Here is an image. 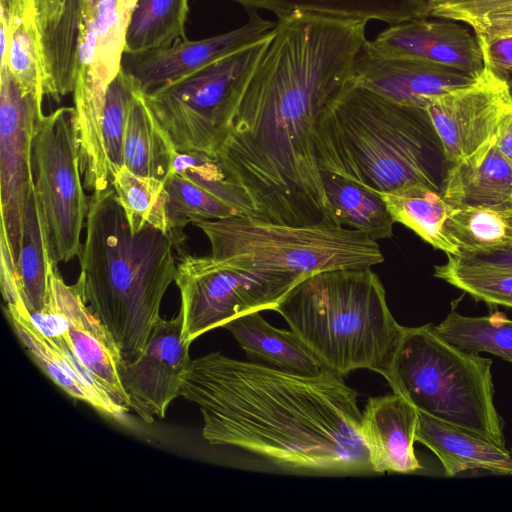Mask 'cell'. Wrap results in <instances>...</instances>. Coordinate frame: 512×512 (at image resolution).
<instances>
[{"instance_id":"1","label":"cell","mask_w":512,"mask_h":512,"mask_svg":"<svg viewBox=\"0 0 512 512\" xmlns=\"http://www.w3.org/2000/svg\"><path fill=\"white\" fill-rule=\"evenodd\" d=\"M366 24L300 11L278 17L215 154L255 219L302 226L325 218L316 123L351 82Z\"/></svg>"},{"instance_id":"2","label":"cell","mask_w":512,"mask_h":512,"mask_svg":"<svg viewBox=\"0 0 512 512\" xmlns=\"http://www.w3.org/2000/svg\"><path fill=\"white\" fill-rule=\"evenodd\" d=\"M327 369L305 376L211 352L192 360L181 396L212 445L238 448L276 471L372 473L358 393Z\"/></svg>"},{"instance_id":"3","label":"cell","mask_w":512,"mask_h":512,"mask_svg":"<svg viewBox=\"0 0 512 512\" xmlns=\"http://www.w3.org/2000/svg\"><path fill=\"white\" fill-rule=\"evenodd\" d=\"M184 241L150 224L132 232L112 185L89 198L77 283L125 362L139 357L161 318L177 274L173 250Z\"/></svg>"},{"instance_id":"4","label":"cell","mask_w":512,"mask_h":512,"mask_svg":"<svg viewBox=\"0 0 512 512\" xmlns=\"http://www.w3.org/2000/svg\"><path fill=\"white\" fill-rule=\"evenodd\" d=\"M314 144L320 171L376 192L414 186L442 192L447 162L426 108L350 82L320 113Z\"/></svg>"},{"instance_id":"5","label":"cell","mask_w":512,"mask_h":512,"mask_svg":"<svg viewBox=\"0 0 512 512\" xmlns=\"http://www.w3.org/2000/svg\"><path fill=\"white\" fill-rule=\"evenodd\" d=\"M368 268L314 273L278 303V312L329 370L368 369L386 381L405 327L391 314L378 275Z\"/></svg>"},{"instance_id":"6","label":"cell","mask_w":512,"mask_h":512,"mask_svg":"<svg viewBox=\"0 0 512 512\" xmlns=\"http://www.w3.org/2000/svg\"><path fill=\"white\" fill-rule=\"evenodd\" d=\"M492 361L443 338L434 325L405 327L387 381L419 411L505 447Z\"/></svg>"},{"instance_id":"7","label":"cell","mask_w":512,"mask_h":512,"mask_svg":"<svg viewBox=\"0 0 512 512\" xmlns=\"http://www.w3.org/2000/svg\"><path fill=\"white\" fill-rule=\"evenodd\" d=\"M222 263L308 277L339 268H368L384 261L377 241L329 219L302 226L232 216L193 223Z\"/></svg>"},{"instance_id":"8","label":"cell","mask_w":512,"mask_h":512,"mask_svg":"<svg viewBox=\"0 0 512 512\" xmlns=\"http://www.w3.org/2000/svg\"><path fill=\"white\" fill-rule=\"evenodd\" d=\"M272 35L144 93L150 111L178 152L198 151L215 157L223 129Z\"/></svg>"},{"instance_id":"9","label":"cell","mask_w":512,"mask_h":512,"mask_svg":"<svg viewBox=\"0 0 512 512\" xmlns=\"http://www.w3.org/2000/svg\"><path fill=\"white\" fill-rule=\"evenodd\" d=\"M32 159L49 257L56 265L69 262L80 255L89 206L73 107L58 108L37 120Z\"/></svg>"},{"instance_id":"10","label":"cell","mask_w":512,"mask_h":512,"mask_svg":"<svg viewBox=\"0 0 512 512\" xmlns=\"http://www.w3.org/2000/svg\"><path fill=\"white\" fill-rule=\"evenodd\" d=\"M182 334L191 344L204 333L247 313L274 308L306 277L228 265L179 251Z\"/></svg>"},{"instance_id":"11","label":"cell","mask_w":512,"mask_h":512,"mask_svg":"<svg viewBox=\"0 0 512 512\" xmlns=\"http://www.w3.org/2000/svg\"><path fill=\"white\" fill-rule=\"evenodd\" d=\"M29 314L51 344L66 353L116 402L131 410L120 379L123 359L115 340L86 303L78 283L66 284L57 265L50 267L44 307Z\"/></svg>"},{"instance_id":"12","label":"cell","mask_w":512,"mask_h":512,"mask_svg":"<svg viewBox=\"0 0 512 512\" xmlns=\"http://www.w3.org/2000/svg\"><path fill=\"white\" fill-rule=\"evenodd\" d=\"M138 0H84L78 23L74 116L79 129L98 131L108 86L122 68L128 25Z\"/></svg>"},{"instance_id":"13","label":"cell","mask_w":512,"mask_h":512,"mask_svg":"<svg viewBox=\"0 0 512 512\" xmlns=\"http://www.w3.org/2000/svg\"><path fill=\"white\" fill-rule=\"evenodd\" d=\"M42 102L0 66L1 230L17 265L29 199L35 190L32 145Z\"/></svg>"},{"instance_id":"14","label":"cell","mask_w":512,"mask_h":512,"mask_svg":"<svg viewBox=\"0 0 512 512\" xmlns=\"http://www.w3.org/2000/svg\"><path fill=\"white\" fill-rule=\"evenodd\" d=\"M164 186L169 231L181 239L188 223L232 216L256 218L246 193L228 178L214 156L178 152Z\"/></svg>"},{"instance_id":"15","label":"cell","mask_w":512,"mask_h":512,"mask_svg":"<svg viewBox=\"0 0 512 512\" xmlns=\"http://www.w3.org/2000/svg\"><path fill=\"white\" fill-rule=\"evenodd\" d=\"M190 344L182 334V318H160L143 352L133 361H122L119 374L129 407L144 422L163 419L168 407L181 396L192 360Z\"/></svg>"},{"instance_id":"16","label":"cell","mask_w":512,"mask_h":512,"mask_svg":"<svg viewBox=\"0 0 512 512\" xmlns=\"http://www.w3.org/2000/svg\"><path fill=\"white\" fill-rule=\"evenodd\" d=\"M510 103L506 83L486 67L473 84L431 100L426 110L448 165L493 142L499 118Z\"/></svg>"},{"instance_id":"17","label":"cell","mask_w":512,"mask_h":512,"mask_svg":"<svg viewBox=\"0 0 512 512\" xmlns=\"http://www.w3.org/2000/svg\"><path fill=\"white\" fill-rule=\"evenodd\" d=\"M275 26L276 22L251 11L244 25L229 32L200 40L184 38L166 48L143 53H124L122 69L144 93H149L263 40L273 33Z\"/></svg>"},{"instance_id":"18","label":"cell","mask_w":512,"mask_h":512,"mask_svg":"<svg viewBox=\"0 0 512 512\" xmlns=\"http://www.w3.org/2000/svg\"><path fill=\"white\" fill-rule=\"evenodd\" d=\"M477 79L436 63L382 54L366 40L355 57L351 82L394 102L426 108L434 98Z\"/></svg>"},{"instance_id":"19","label":"cell","mask_w":512,"mask_h":512,"mask_svg":"<svg viewBox=\"0 0 512 512\" xmlns=\"http://www.w3.org/2000/svg\"><path fill=\"white\" fill-rule=\"evenodd\" d=\"M371 43L382 54L436 63L476 79L485 69L476 35L448 21L419 18L390 25Z\"/></svg>"},{"instance_id":"20","label":"cell","mask_w":512,"mask_h":512,"mask_svg":"<svg viewBox=\"0 0 512 512\" xmlns=\"http://www.w3.org/2000/svg\"><path fill=\"white\" fill-rule=\"evenodd\" d=\"M418 421V409L400 393L368 399L362 411V436L372 473L422 469L414 451Z\"/></svg>"},{"instance_id":"21","label":"cell","mask_w":512,"mask_h":512,"mask_svg":"<svg viewBox=\"0 0 512 512\" xmlns=\"http://www.w3.org/2000/svg\"><path fill=\"white\" fill-rule=\"evenodd\" d=\"M6 314L27 353L65 393L114 420H122L130 411L104 392L66 353L44 337L32 322L23 302L6 304Z\"/></svg>"},{"instance_id":"22","label":"cell","mask_w":512,"mask_h":512,"mask_svg":"<svg viewBox=\"0 0 512 512\" xmlns=\"http://www.w3.org/2000/svg\"><path fill=\"white\" fill-rule=\"evenodd\" d=\"M442 194L453 207H482L512 214V162L494 141L449 164Z\"/></svg>"},{"instance_id":"23","label":"cell","mask_w":512,"mask_h":512,"mask_svg":"<svg viewBox=\"0 0 512 512\" xmlns=\"http://www.w3.org/2000/svg\"><path fill=\"white\" fill-rule=\"evenodd\" d=\"M84 0H34L45 68V95L59 102L73 93L76 42Z\"/></svg>"},{"instance_id":"24","label":"cell","mask_w":512,"mask_h":512,"mask_svg":"<svg viewBox=\"0 0 512 512\" xmlns=\"http://www.w3.org/2000/svg\"><path fill=\"white\" fill-rule=\"evenodd\" d=\"M415 438L437 456L446 476L474 469L512 475V456L506 447L421 411Z\"/></svg>"},{"instance_id":"25","label":"cell","mask_w":512,"mask_h":512,"mask_svg":"<svg viewBox=\"0 0 512 512\" xmlns=\"http://www.w3.org/2000/svg\"><path fill=\"white\" fill-rule=\"evenodd\" d=\"M223 328L233 335L250 361L305 376L328 369L294 331L275 328L260 311L239 316Z\"/></svg>"},{"instance_id":"26","label":"cell","mask_w":512,"mask_h":512,"mask_svg":"<svg viewBox=\"0 0 512 512\" xmlns=\"http://www.w3.org/2000/svg\"><path fill=\"white\" fill-rule=\"evenodd\" d=\"M248 11L268 10L277 17L300 11L390 25L429 17L426 0H232Z\"/></svg>"},{"instance_id":"27","label":"cell","mask_w":512,"mask_h":512,"mask_svg":"<svg viewBox=\"0 0 512 512\" xmlns=\"http://www.w3.org/2000/svg\"><path fill=\"white\" fill-rule=\"evenodd\" d=\"M326 195L325 218L364 232L377 241L393 235V220L381 196L337 174L321 171Z\"/></svg>"},{"instance_id":"28","label":"cell","mask_w":512,"mask_h":512,"mask_svg":"<svg viewBox=\"0 0 512 512\" xmlns=\"http://www.w3.org/2000/svg\"><path fill=\"white\" fill-rule=\"evenodd\" d=\"M172 140L150 111L141 88L135 93L124 135V166L131 172L165 180L177 155Z\"/></svg>"},{"instance_id":"29","label":"cell","mask_w":512,"mask_h":512,"mask_svg":"<svg viewBox=\"0 0 512 512\" xmlns=\"http://www.w3.org/2000/svg\"><path fill=\"white\" fill-rule=\"evenodd\" d=\"M377 193L386 203L395 223L413 230L428 244L447 255H460L445 233L453 206L445 200L441 191L414 186Z\"/></svg>"},{"instance_id":"30","label":"cell","mask_w":512,"mask_h":512,"mask_svg":"<svg viewBox=\"0 0 512 512\" xmlns=\"http://www.w3.org/2000/svg\"><path fill=\"white\" fill-rule=\"evenodd\" d=\"M42 210L35 190L26 209L21 249L16 265L18 291L27 310H41L47 299L51 261ZM56 265V264H55Z\"/></svg>"},{"instance_id":"31","label":"cell","mask_w":512,"mask_h":512,"mask_svg":"<svg viewBox=\"0 0 512 512\" xmlns=\"http://www.w3.org/2000/svg\"><path fill=\"white\" fill-rule=\"evenodd\" d=\"M189 0H138L125 41V53L162 49L186 38Z\"/></svg>"},{"instance_id":"32","label":"cell","mask_w":512,"mask_h":512,"mask_svg":"<svg viewBox=\"0 0 512 512\" xmlns=\"http://www.w3.org/2000/svg\"><path fill=\"white\" fill-rule=\"evenodd\" d=\"M459 257L512 246V214L482 207H453L445 226Z\"/></svg>"},{"instance_id":"33","label":"cell","mask_w":512,"mask_h":512,"mask_svg":"<svg viewBox=\"0 0 512 512\" xmlns=\"http://www.w3.org/2000/svg\"><path fill=\"white\" fill-rule=\"evenodd\" d=\"M434 328L447 341L465 351L494 354L512 363V319L501 313L471 317L452 310Z\"/></svg>"},{"instance_id":"34","label":"cell","mask_w":512,"mask_h":512,"mask_svg":"<svg viewBox=\"0 0 512 512\" xmlns=\"http://www.w3.org/2000/svg\"><path fill=\"white\" fill-rule=\"evenodd\" d=\"M111 185L132 232L150 224L164 233H171L164 180L137 175L123 166L113 175Z\"/></svg>"},{"instance_id":"35","label":"cell","mask_w":512,"mask_h":512,"mask_svg":"<svg viewBox=\"0 0 512 512\" xmlns=\"http://www.w3.org/2000/svg\"><path fill=\"white\" fill-rule=\"evenodd\" d=\"M434 276L477 301L512 308V270L448 255L445 264L435 266Z\"/></svg>"},{"instance_id":"36","label":"cell","mask_w":512,"mask_h":512,"mask_svg":"<svg viewBox=\"0 0 512 512\" xmlns=\"http://www.w3.org/2000/svg\"><path fill=\"white\" fill-rule=\"evenodd\" d=\"M5 29L11 36L6 61L0 66L7 65L20 88L42 102L46 78L34 0L22 19Z\"/></svg>"},{"instance_id":"37","label":"cell","mask_w":512,"mask_h":512,"mask_svg":"<svg viewBox=\"0 0 512 512\" xmlns=\"http://www.w3.org/2000/svg\"><path fill=\"white\" fill-rule=\"evenodd\" d=\"M140 86L122 68L108 86L101 127L102 149L111 180L124 166V135L130 105Z\"/></svg>"},{"instance_id":"38","label":"cell","mask_w":512,"mask_h":512,"mask_svg":"<svg viewBox=\"0 0 512 512\" xmlns=\"http://www.w3.org/2000/svg\"><path fill=\"white\" fill-rule=\"evenodd\" d=\"M429 16L460 21L473 29L493 14L512 9V0H426Z\"/></svg>"},{"instance_id":"39","label":"cell","mask_w":512,"mask_h":512,"mask_svg":"<svg viewBox=\"0 0 512 512\" xmlns=\"http://www.w3.org/2000/svg\"><path fill=\"white\" fill-rule=\"evenodd\" d=\"M477 38L485 67L505 82L508 72L512 69V36L493 39Z\"/></svg>"},{"instance_id":"40","label":"cell","mask_w":512,"mask_h":512,"mask_svg":"<svg viewBox=\"0 0 512 512\" xmlns=\"http://www.w3.org/2000/svg\"><path fill=\"white\" fill-rule=\"evenodd\" d=\"M474 32L485 39L512 36V9L489 16Z\"/></svg>"},{"instance_id":"41","label":"cell","mask_w":512,"mask_h":512,"mask_svg":"<svg viewBox=\"0 0 512 512\" xmlns=\"http://www.w3.org/2000/svg\"><path fill=\"white\" fill-rule=\"evenodd\" d=\"M494 144L512 162V103L503 110L499 118Z\"/></svg>"},{"instance_id":"42","label":"cell","mask_w":512,"mask_h":512,"mask_svg":"<svg viewBox=\"0 0 512 512\" xmlns=\"http://www.w3.org/2000/svg\"><path fill=\"white\" fill-rule=\"evenodd\" d=\"M33 0H0V23L7 28L18 23L32 4Z\"/></svg>"},{"instance_id":"43","label":"cell","mask_w":512,"mask_h":512,"mask_svg":"<svg viewBox=\"0 0 512 512\" xmlns=\"http://www.w3.org/2000/svg\"><path fill=\"white\" fill-rule=\"evenodd\" d=\"M464 258H468L483 264L512 270V246Z\"/></svg>"},{"instance_id":"44","label":"cell","mask_w":512,"mask_h":512,"mask_svg":"<svg viewBox=\"0 0 512 512\" xmlns=\"http://www.w3.org/2000/svg\"><path fill=\"white\" fill-rule=\"evenodd\" d=\"M505 83L507 85L509 96L512 101V69L508 72L506 79H505Z\"/></svg>"}]
</instances>
